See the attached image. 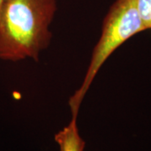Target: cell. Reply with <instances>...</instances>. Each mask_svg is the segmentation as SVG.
<instances>
[{"instance_id":"7a4b0ae2","label":"cell","mask_w":151,"mask_h":151,"mask_svg":"<svg viewBox=\"0 0 151 151\" xmlns=\"http://www.w3.org/2000/svg\"><path fill=\"white\" fill-rule=\"evenodd\" d=\"M145 30L135 0H116L113 3L103 19L101 35L93 48L81 86L69 99L71 117H77L84 97L106 60L129 39Z\"/></svg>"},{"instance_id":"6da1fadb","label":"cell","mask_w":151,"mask_h":151,"mask_svg":"<svg viewBox=\"0 0 151 151\" xmlns=\"http://www.w3.org/2000/svg\"><path fill=\"white\" fill-rule=\"evenodd\" d=\"M57 0H6L0 12V60L38 61L48 48Z\"/></svg>"},{"instance_id":"3957f363","label":"cell","mask_w":151,"mask_h":151,"mask_svg":"<svg viewBox=\"0 0 151 151\" xmlns=\"http://www.w3.org/2000/svg\"><path fill=\"white\" fill-rule=\"evenodd\" d=\"M76 119L77 117H71L68 125L55 135L60 151H84L85 141L79 134Z\"/></svg>"},{"instance_id":"277c9868","label":"cell","mask_w":151,"mask_h":151,"mask_svg":"<svg viewBox=\"0 0 151 151\" xmlns=\"http://www.w3.org/2000/svg\"><path fill=\"white\" fill-rule=\"evenodd\" d=\"M135 4L145 30L151 29V0H135Z\"/></svg>"},{"instance_id":"5b68a950","label":"cell","mask_w":151,"mask_h":151,"mask_svg":"<svg viewBox=\"0 0 151 151\" xmlns=\"http://www.w3.org/2000/svg\"><path fill=\"white\" fill-rule=\"evenodd\" d=\"M6 0H0V12L2 10V9H3V7L4 5V4H5Z\"/></svg>"}]
</instances>
